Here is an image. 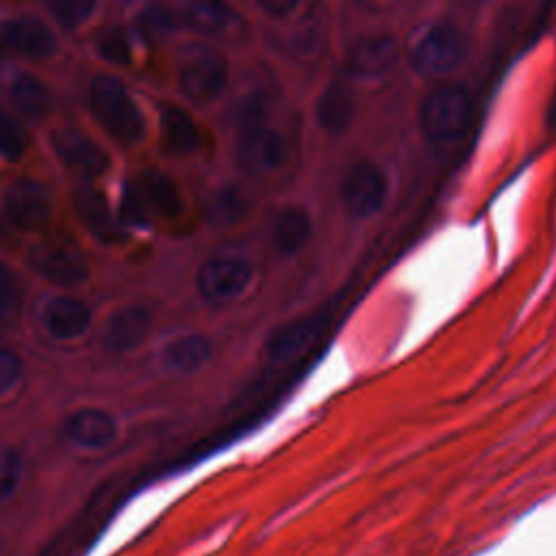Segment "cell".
<instances>
[{"label": "cell", "instance_id": "obj_1", "mask_svg": "<svg viewBox=\"0 0 556 556\" xmlns=\"http://www.w3.org/2000/svg\"><path fill=\"white\" fill-rule=\"evenodd\" d=\"M473 117V100L463 85H439L419 104V130L430 146L445 148L458 143Z\"/></svg>", "mask_w": 556, "mask_h": 556}, {"label": "cell", "instance_id": "obj_2", "mask_svg": "<svg viewBox=\"0 0 556 556\" xmlns=\"http://www.w3.org/2000/svg\"><path fill=\"white\" fill-rule=\"evenodd\" d=\"M89 109L96 122L117 143L135 146L143 139L146 119L128 89L117 78L100 74L91 80Z\"/></svg>", "mask_w": 556, "mask_h": 556}, {"label": "cell", "instance_id": "obj_3", "mask_svg": "<svg viewBox=\"0 0 556 556\" xmlns=\"http://www.w3.org/2000/svg\"><path fill=\"white\" fill-rule=\"evenodd\" d=\"M469 52V39L456 24L439 22L428 26L410 46L408 59L421 76H443L456 70Z\"/></svg>", "mask_w": 556, "mask_h": 556}, {"label": "cell", "instance_id": "obj_4", "mask_svg": "<svg viewBox=\"0 0 556 556\" xmlns=\"http://www.w3.org/2000/svg\"><path fill=\"white\" fill-rule=\"evenodd\" d=\"M237 165L252 176H267L280 172L289 156L291 143L289 137L271 126L267 119L237 126Z\"/></svg>", "mask_w": 556, "mask_h": 556}, {"label": "cell", "instance_id": "obj_5", "mask_svg": "<svg viewBox=\"0 0 556 556\" xmlns=\"http://www.w3.org/2000/svg\"><path fill=\"white\" fill-rule=\"evenodd\" d=\"M26 261L39 276L61 287L83 285L89 276V265L80 245L65 235L43 237L28 250Z\"/></svg>", "mask_w": 556, "mask_h": 556}, {"label": "cell", "instance_id": "obj_6", "mask_svg": "<svg viewBox=\"0 0 556 556\" xmlns=\"http://www.w3.org/2000/svg\"><path fill=\"white\" fill-rule=\"evenodd\" d=\"M387 195V174L369 159L350 163L339 180V200L352 219H367L380 213Z\"/></svg>", "mask_w": 556, "mask_h": 556}, {"label": "cell", "instance_id": "obj_7", "mask_svg": "<svg viewBox=\"0 0 556 556\" xmlns=\"http://www.w3.org/2000/svg\"><path fill=\"white\" fill-rule=\"evenodd\" d=\"M254 269L250 261L241 256H215L202 263L198 269L200 295L217 306L239 300L252 285Z\"/></svg>", "mask_w": 556, "mask_h": 556}, {"label": "cell", "instance_id": "obj_8", "mask_svg": "<svg viewBox=\"0 0 556 556\" xmlns=\"http://www.w3.org/2000/svg\"><path fill=\"white\" fill-rule=\"evenodd\" d=\"M228 83V61L213 48H195L182 63L178 85L185 98L204 104L222 96Z\"/></svg>", "mask_w": 556, "mask_h": 556}, {"label": "cell", "instance_id": "obj_9", "mask_svg": "<svg viewBox=\"0 0 556 556\" xmlns=\"http://www.w3.org/2000/svg\"><path fill=\"white\" fill-rule=\"evenodd\" d=\"M4 211L15 228L35 232L48 226L52 215V200L39 180L22 176L9 185L4 193Z\"/></svg>", "mask_w": 556, "mask_h": 556}, {"label": "cell", "instance_id": "obj_10", "mask_svg": "<svg viewBox=\"0 0 556 556\" xmlns=\"http://www.w3.org/2000/svg\"><path fill=\"white\" fill-rule=\"evenodd\" d=\"M400 61V41L391 33L361 35L352 41L345 54L348 72L356 78H380Z\"/></svg>", "mask_w": 556, "mask_h": 556}, {"label": "cell", "instance_id": "obj_11", "mask_svg": "<svg viewBox=\"0 0 556 556\" xmlns=\"http://www.w3.org/2000/svg\"><path fill=\"white\" fill-rule=\"evenodd\" d=\"M0 50L41 61L54 54L56 37L39 17L17 15L0 24Z\"/></svg>", "mask_w": 556, "mask_h": 556}, {"label": "cell", "instance_id": "obj_12", "mask_svg": "<svg viewBox=\"0 0 556 556\" xmlns=\"http://www.w3.org/2000/svg\"><path fill=\"white\" fill-rule=\"evenodd\" d=\"M52 150L56 152L59 161L85 176V178H98L102 176L109 167H111V159L109 154L85 132L76 130V128H59L52 132L50 137Z\"/></svg>", "mask_w": 556, "mask_h": 556}, {"label": "cell", "instance_id": "obj_13", "mask_svg": "<svg viewBox=\"0 0 556 556\" xmlns=\"http://www.w3.org/2000/svg\"><path fill=\"white\" fill-rule=\"evenodd\" d=\"M321 315L295 317L271 330L265 341V356L271 363H285L300 356L321 332Z\"/></svg>", "mask_w": 556, "mask_h": 556}, {"label": "cell", "instance_id": "obj_14", "mask_svg": "<svg viewBox=\"0 0 556 556\" xmlns=\"http://www.w3.org/2000/svg\"><path fill=\"white\" fill-rule=\"evenodd\" d=\"M72 202L80 222L96 239H100L102 243H117L119 239H124V232L109 206V200L100 189L91 185H80L76 187Z\"/></svg>", "mask_w": 556, "mask_h": 556}, {"label": "cell", "instance_id": "obj_15", "mask_svg": "<svg viewBox=\"0 0 556 556\" xmlns=\"http://www.w3.org/2000/svg\"><path fill=\"white\" fill-rule=\"evenodd\" d=\"M152 328V313L148 306L130 304L115 311L106 324L102 341L111 352H130L146 341Z\"/></svg>", "mask_w": 556, "mask_h": 556}, {"label": "cell", "instance_id": "obj_16", "mask_svg": "<svg viewBox=\"0 0 556 556\" xmlns=\"http://www.w3.org/2000/svg\"><path fill=\"white\" fill-rule=\"evenodd\" d=\"M65 437L85 450H102L117 437V424L111 413L96 406L74 410L63 426Z\"/></svg>", "mask_w": 556, "mask_h": 556}, {"label": "cell", "instance_id": "obj_17", "mask_svg": "<svg viewBox=\"0 0 556 556\" xmlns=\"http://www.w3.org/2000/svg\"><path fill=\"white\" fill-rule=\"evenodd\" d=\"M41 324L50 337L59 341H72L87 332L91 324V311L78 298L56 295L41 308Z\"/></svg>", "mask_w": 556, "mask_h": 556}, {"label": "cell", "instance_id": "obj_18", "mask_svg": "<svg viewBox=\"0 0 556 556\" xmlns=\"http://www.w3.org/2000/svg\"><path fill=\"white\" fill-rule=\"evenodd\" d=\"M354 115H356V96L350 83L345 80L328 83L315 104L317 126L324 132L337 137L352 126Z\"/></svg>", "mask_w": 556, "mask_h": 556}, {"label": "cell", "instance_id": "obj_19", "mask_svg": "<svg viewBox=\"0 0 556 556\" xmlns=\"http://www.w3.org/2000/svg\"><path fill=\"white\" fill-rule=\"evenodd\" d=\"M161 146L167 154L187 156L200 148V128L189 111L178 104H163L159 113Z\"/></svg>", "mask_w": 556, "mask_h": 556}, {"label": "cell", "instance_id": "obj_20", "mask_svg": "<svg viewBox=\"0 0 556 556\" xmlns=\"http://www.w3.org/2000/svg\"><path fill=\"white\" fill-rule=\"evenodd\" d=\"M313 235V219L304 206H285L278 211L271 224V243L278 254L293 256L298 254Z\"/></svg>", "mask_w": 556, "mask_h": 556}, {"label": "cell", "instance_id": "obj_21", "mask_svg": "<svg viewBox=\"0 0 556 556\" xmlns=\"http://www.w3.org/2000/svg\"><path fill=\"white\" fill-rule=\"evenodd\" d=\"M202 211L211 226L230 228L248 215L250 198L237 185H222L206 193V198L202 202Z\"/></svg>", "mask_w": 556, "mask_h": 556}, {"label": "cell", "instance_id": "obj_22", "mask_svg": "<svg viewBox=\"0 0 556 556\" xmlns=\"http://www.w3.org/2000/svg\"><path fill=\"white\" fill-rule=\"evenodd\" d=\"M213 354V345L204 334H180L174 341H169L163 352L161 361L167 369L180 371V374H191L202 369Z\"/></svg>", "mask_w": 556, "mask_h": 556}, {"label": "cell", "instance_id": "obj_23", "mask_svg": "<svg viewBox=\"0 0 556 556\" xmlns=\"http://www.w3.org/2000/svg\"><path fill=\"white\" fill-rule=\"evenodd\" d=\"M180 20L204 35H228L241 24L239 15L222 2H191L185 7Z\"/></svg>", "mask_w": 556, "mask_h": 556}, {"label": "cell", "instance_id": "obj_24", "mask_svg": "<svg viewBox=\"0 0 556 556\" xmlns=\"http://www.w3.org/2000/svg\"><path fill=\"white\" fill-rule=\"evenodd\" d=\"M137 189L141 191L148 211H156L163 217H176L182 211V195L178 185L159 169H148L141 174Z\"/></svg>", "mask_w": 556, "mask_h": 556}, {"label": "cell", "instance_id": "obj_25", "mask_svg": "<svg viewBox=\"0 0 556 556\" xmlns=\"http://www.w3.org/2000/svg\"><path fill=\"white\" fill-rule=\"evenodd\" d=\"M11 100L26 117L33 119L46 117L52 109L50 89L28 72H22L11 80Z\"/></svg>", "mask_w": 556, "mask_h": 556}, {"label": "cell", "instance_id": "obj_26", "mask_svg": "<svg viewBox=\"0 0 556 556\" xmlns=\"http://www.w3.org/2000/svg\"><path fill=\"white\" fill-rule=\"evenodd\" d=\"M22 313V287L15 271L0 261V326L13 324Z\"/></svg>", "mask_w": 556, "mask_h": 556}, {"label": "cell", "instance_id": "obj_27", "mask_svg": "<svg viewBox=\"0 0 556 556\" xmlns=\"http://www.w3.org/2000/svg\"><path fill=\"white\" fill-rule=\"evenodd\" d=\"M28 148V135L24 126L0 106V156L17 161Z\"/></svg>", "mask_w": 556, "mask_h": 556}, {"label": "cell", "instance_id": "obj_28", "mask_svg": "<svg viewBox=\"0 0 556 556\" xmlns=\"http://www.w3.org/2000/svg\"><path fill=\"white\" fill-rule=\"evenodd\" d=\"M180 17H176L167 7L161 4H150L137 15V28L146 39H163L167 37Z\"/></svg>", "mask_w": 556, "mask_h": 556}, {"label": "cell", "instance_id": "obj_29", "mask_svg": "<svg viewBox=\"0 0 556 556\" xmlns=\"http://www.w3.org/2000/svg\"><path fill=\"white\" fill-rule=\"evenodd\" d=\"M24 460L13 445H0V502L9 500L22 482Z\"/></svg>", "mask_w": 556, "mask_h": 556}, {"label": "cell", "instance_id": "obj_30", "mask_svg": "<svg viewBox=\"0 0 556 556\" xmlns=\"http://www.w3.org/2000/svg\"><path fill=\"white\" fill-rule=\"evenodd\" d=\"M98 52L102 59L115 63V65H124L130 61V41H128V35L117 28V26H111V28H104L100 35H98Z\"/></svg>", "mask_w": 556, "mask_h": 556}, {"label": "cell", "instance_id": "obj_31", "mask_svg": "<svg viewBox=\"0 0 556 556\" xmlns=\"http://www.w3.org/2000/svg\"><path fill=\"white\" fill-rule=\"evenodd\" d=\"M48 9H50V13L54 15V20L59 24H63L65 28H76L83 22L89 20V15L96 9V2H91V0H63V2H50Z\"/></svg>", "mask_w": 556, "mask_h": 556}, {"label": "cell", "instance_id": "obj_32", "mask_svg": "<svg viewBox=\"0 0 556 556\" xmlns=\"http://www.w3.org/2000/svg\"><path fill=\"white\" fill-rule=\"evenodd\" d=\"M119 217L128 226H139V224L148 222V204H146L141 191L137 189V185H128L124 189V198H122V206H119Z\"/></svg>", "mask_w": 556, "mask_h": 556}, {"label": "cell", "instance_id": "obj_33", "mask_svg": "<svg viewBox=\"0 0 556 556\" xmlns=\"http://www.w3.org/2000/svg\"><path fill=\"white\" fill-rule=\"evenodd\" d=\"M22 376V358L11 350L0 345V397L7 395Z\"/></svg>", "mask_w": 556, "mask_h": 556}, {"label": "cell", "instance_id": "obj_34", "mask_svg": "<svg viewBox=\"0 0 556 556\" xmlns=\"http://www.w3.org/2000/svg\"><path fill=\"white\" fill-rule=\"evenodd\" d=\"M258 7H261L265 13L274 15V17H285V15H289L291 11H295L300 4H298V2H261Z\"/></svg>", "mask_w": 556, "mask_h": 556}]
</instances>
